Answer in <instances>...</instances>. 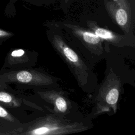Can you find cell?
Instances as JSON below:
<instances>
[{
	"label": "cell",
	"mask_w": 135,
	"mask_h": 135,
	"mask_svg": "<svg viewBox=\"0 0 135 135\" xmlns=\"http://www.w3.org/2000/svg\"><path fill=\"white\" fill-rule=\"evenodd\" d=\"M9 33L7 32H5L3 30H0V37L1 36H6V35H9Z\"/></svg>",
	"instance_id": "7c38bea8"
},
{
	"label": "cell",
	"mask_w": 135,
	"mask_h": 135,
	"mask_svg": "<svg viewBox=\"0 0 135 135\" xmlns=\"http://www.w3.org/2000/svg\"><path fill=\"white\" fill-rule=\"evenodd\" d=\"M16 79L20 82L35 85H47L54 83L51 77L37 71H20L16 73Z\"/></svg>",
	"instance_id": "5b68a950"
},
{
	"label": "cell",
	"mask_w": 135,
	"mask_h": 135,
	"mask_svg": "<svg viewBox=\"0 0 135 135\" xmlns=\"http://www.w3.org/2000/svg\"><path fill=\"white\" fill-rule=\"evenodd\" d=\"M80 123L71 122L55 117L46 116L37 119L27 133L29 134H64L85 130Z\"/></svg>",
	"instance_id": "6da1fadb"
},
{
	"label": "cell",
	"mask_w": 135,
	"mask_h": 135,
	"mask_svg": "<svg viewBox=\"0 0 135 135\" xmlns=\"http://www.w3.org/2000/svg\"><path fill=\"white\" fill-rule=\"evenodd\" d=\"M25 54V51L22 49H18L13 51L11 55L13 57H21L23 56Z\"/></svg>",
	"instance_id": "30bf717a"
},
{
	"label": "cell",
	"mask_w": 135,
	"mask_h": 135,
	"mask_svg": "<svg viewBox=\"0 0 135 135\" xmlns=\"http://www.w3.org/2000/svg\"><path fill=\"white\" fill-rule=\"evenodd\" d=\"M65 26L69 28L73 34L89 50L97 54H101L102 53L103 40L91 30L73 25L65 24Z\"/></svg>",
	"instance_id": "277c9868"
},
{
	"label": "cell",
	"mask_w": 135,
	"mask_h": 135,
	"mask_svg": "<svg viewBox=\"0 0 135 135\" xmlns=\"http://www.w3.org/2000/svg\"><path fill=\"white\" fill-rule=\"evenodd\" d=\"M44 100L51 102L59 112L64 113L68 110V104L65 99L59 93L55 91H46L38 92Z\"/></svg>",
	"instance_id": "ba28073f"
},
{
	"label": "cell",
	"mask_w": 135,
	"mask_h": 135,
	"mask_svg": "<svg viewBox=\"0 0 135 135\" xmlns=\"http://www.w3.org/2000/svg\"><path fill=\"white\" fill-rule=\"evenodd\" d=\"M12 100V97L5 92H0V101L4 102H10Z\"/></svg>",
	"instance_id": "9c48e42d"
},
{
	"label": "cell",
	"mask_w": 135,
	"mask_h": 135,
	"mask_svg": "<svg viewBox=\"0 0 135 135\" xmlns=\"http://www.w3.org/2000/svg\"><path fill=\"white\" fill-rule=\"evenodd\" d=\"M105 8L113 21L123 30L130 34L132 25V16L128 0L105 1Z\"/></svg>",
	"instance_id": "3957f363"
},
{
	"label": "cell",
	"mask_w": 135,
	"mask_h": 135,
	"mask_svg": "<svg viewBox=\"0 0 135 135\" xmlns=\"http://www.w3.org/2000/svg\"><path fill=\"white\" fill-rule=\"evenodd\" d=\"M119 85L118 80L112 78L107 80L102 88L101 98L115 111L119 96Z\"/></svg>",
	"instance_id": "8992f818"
},
{
	"label": "cell",
	"mask_w": 135,
	"mask_h": 135,
	"mask_svg": "<svg viewBox=\"0 0 135 135\" xmlns=\"http://www.w3.org/2000/svg\"><path fill=\"white\" fill-rule=\"evenodd\" d=\"M8 112L2 107L0 106V117H8Z\"/></svg>",
	"instance_id": "8fae6325"
},
{
	"label": "cell",
	"mask_w": 135,
	"mask_h": 135,
	"mask_svg": "<svg viewBox=\"0 0 135 135\" xmlns=\"http://www.w3.org/2000/svg\"><path fill=\"white\" fill-rule=\"evenodd\" d=\"M88 25L90 30L102 40H105L116 46H121L127 44V36L113 33L107 29L99 27L96 23L89 21Z\"/></svg>",
	"instance_id": "52a82bcc"
},
{
	"label": "cell",
	"mask_w": 135,
	"mask_h": 135,
	"mask_svg": "<svg viewBox=\"0 0 135 135\" xmlns=\"http://www.w3.org/2000/svg\"><path fill=\"white\" fill-rule=\"evenodd\" d=\"M52 43L55 50L70 68L79 83L84 85L89 76V69L85 63L60 35H54Z\"/></svg>",
	"instance_id": "7a4b0ae2"
}]
</instances>
